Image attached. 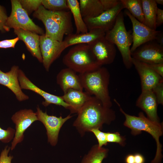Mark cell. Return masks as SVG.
<instances>
[{
  "mask_svg": "<svg viewBox=\"0 0 163 163\" xmlns=\"http://www.w3.org/2000/svg\"><path fill=\"white\" fill-rule=\"evenodd\" d=\"M77 113V117L73 126L81 136L93 129L98 128L101 130L104 124H110L116 118L114 110L92 96Z\"/></svg>",
  "mask_w": 163,
  "mask_h": 163,
  "instance_id": "cell-1",
  "label": "cell"
},
{
  "mask_svg": "<svg viewBox=\"0 0 163 163\" xmlns=\"http://www.w3.org/2000/svg\"><path fill=\"white\" fill-rule=\"evenodd\" d=\"M33 15L43 23L46 30L45 34L48 37L62 42L64 35L72 34V14L70 11H53L41 5Z\"/></svg>",
  "mask_w": 163,
  "mask_h": 163,
  "instance_id": "cell-2",
  "label": "cell"
},
{
  "mask_svg": "<svg viewBox=\"0 0 163 163\" xmlns=\"http://www.w3.org/2000/svg\"><path fill=\"white\" fill-rule=\"evenodd\" d=\"M114 101L125 117L124 125L131 129L132 135H138L141 133L142 131H144L149 133L153 137L156 142L157 149L155 158L151 163H161L162 158V145L160 142L159 139L163 133L162 123L150 120L145 116L142 112H139L137 117L128 114L124 111L115 99H114Z\"/></svg>",
  "mask_w": 163,
  "mask_h": 163,
  "instance_id": "cell-3",
  "label": "cell"
},
{
  "mask_svg": "<svg viewBox=\"0 0 163 163\" xmlns=\"http://www.w3.org/2000/svg\"><path fill=\"white\" fill-rule=\"evenodd\" d=\"M79 75L85 92L94 95L104 105L111 108L112 103L108 88L110 75L107 69L102 66Z\"/></svg>",
  "mask_w": 163,
  "mask_h": 163,
  "instance_id": "cell-4",
  "label": "cell"
},
{
  "mask_svg": "<svg viewBox=\"0 0 163 163\" xmlns=\"http://www.w3.org/2000/svg\"><path fill=\"white\" fill-rule=\"evenodd\" d=\"M105 38L115 45L119 50L126 68L129 69L133 66L130 52L133 43L131 31H127L126 28L123 12L117 15L113 28L105 33Z\"/></svg>",
  "mask_w": 163,
  "mask_h": 163,
  "instance_id": "cell-5",
  "label": "cell"
},
{
  "mask_svg": "<svg viewBox=\"0 0 163 163\" xmlns=\"http://www.w3.org/2000/svg\"><path fill=\"white\" fill-rule=\"evenodd\" d=\"M64 64L79 74L95 70L101 67L94 59L87 44L75 45L63 57Z\"/></svg>",
  "mask_w": 163,
  "mask_h": 163,
  "instance_id": "cell-6",
  "label": "cell"
},
{
  "mask_svg": "<svg viewBox=\"0 0 163 163\" xmlns=\"http://www.w3.org/2000/svg\"><path fill=\"white\" fill-rule=\"evenodd\" d=\"M11 11L5 24L6 31L11 28L21 29L35 32L40 35L45 34L43 29L36 24L22 8L19 0H11Z\"/></svg>",
  "mask_w": 163,
  "mask_h": 163,
  "instance_id": "cell-7",
  "label": "cell"
},
{
  "mask_svg": "<svg viewBox=\"0 0 163 163\" xmlns=\"http://www.w3.org/2000/svg\"><path fill=\"white\" fill-rule=\"evenodd\" d=\"M38 120L44 125L46 131L48 142L53 146H55L58 142L60 130L64 124L73 116L70 114L63 118L48 115L43 112L38 106L36 112Z\"/></svg>",
  "mask_w": 163,
  "mask_h": 163,
  "instance_id": "cell-8",
  "label": "cell"
},
{
  "mask_svg": "<svg viewBox=\"0 0 163 163\" xmlns=\"http://www.w3.org/2000/svg\"><path fill=\"white\" fill-rule=\"evenodd\" d=\"M88 44L94 59L100 66L110 64L113 62L117 52L115 45L105 36Z\"/></svg>",
  "mask_w": 163,
  "mask_h": 163,
  "instance_id": "cell-9",
  "label": "cell"
},
{
  "mask_svg": "<svg viewBox=\"0 0 163 163\" xmlns=\"http://www.w3.org/2000/svg\"><path fill=\"white\" fill-rule=\"evenodd\" d=\"M40 46L43 66L48 72L51 64L66 48L63 41H59L45 34L40 36Z\"/></svg>",
  "mask_w": 163,
  "mask_h": 163,
  "instance_id": "cell-10",
  "label": "cell"
},
{
  "mask_svg": "<svg viewBox=\"0 0 163 163\" xmlns=\"http://www.w3.org/2000/svg\"><path fill=\"white\" fill-rule=\"evenodd\" d=\"M124 8L121 2L115 7L104 11L97 17L84 19L88 31L99 29L105 33L111 29L115 23L117 17L122 10Z\"/></svg>",
  "mask_w": 163,
  "mask_h": 163,
  "instance_id": "cell-11",
  "label": "cell"
},
{
  "mask_svg": "<svg viewBox=\"0 0 163 163\" xmlns=\"http://www.w3.org/2000/svg\"><path fill=\"white\" fill-rule=\"evenodd\" d=\"M11 119L15 126L14 136L11 147V150H12L18 144L23 141L26 130L38 119L36 113L33 110L24 109L16 112L12 115Z\"/></svg>",
  "mask_w": 163,
  "mask_h": 163,
  "instance_id": "cell-12",
  "label": "cell"
},
{
  "mask_svg": "<svg viewBox=\"0 0 163 163\" xmlns=\"http://www.w3.org/2000/svg\"><path fill=\"white\" fill-rule=\"evenodd\" d=\"M133 58L151 64L163 63V47L155 40L147 42L131 53Z\"/></svg>",
  "mask_w": 163,
  "mask_h": 163,
  "instance_id": "cell-13",
  "label": "cell"
},
{
  "mask_svg": "<svg viewBox=\"0 0 163 163\" xmlns=\"http://www.w3.org/2000/svg\"><path fill=\"white\" fill-rule=\"evenodd\" d=\"M125 13L130 19L133 26V44L130 48L131 53L141 45L155 40L160 30H155L146 26L137 20L127 10L125 11Z\"/></svg>",
  "mask_w": 163,
  "mask_h": 163,
  "instance_id": "cell-14",
  "label": "cell"
},
{
  "mask_svg": "<svg viewBox=\"0 0 163 163\" xmlns=\"http://www.w3.org/2000/svg\"><path fill=\"white\" fill-rule=\"evenodd\" d=\"M18 79L21 88L31 90L38 94L44 99L42 104L47 107L50 104L61 106L68 109L69 106L63 99L61 96H58L48 93L39 88L33 83L26 76L24 72L19 69Z\"/></svg>",
  "mask_w": 163,
  "mask_h": 163,
  "instance_id": "cell-15",
  "label": "cell"
},
{
  "mask_svg": "<svg viewBox=\"0 0 163 163\" xmlns=\"http://www.w3.org/2000/svg\"><path fill=\"white\" fill-rule=\"evenodd\" d=\"M132 62L139 76L142 91L152 90L158 84L163 81V78L146 63L132 58Z\"/></svg>",
  "mask_w": 163,
  "mask_h": 163,
  "instance_id": "cell-16",
  "label": "cell"
},
{
  "mask_svg": "<svg viewBox=\"0 0 163 163\" xmlns=\"http://www.w3.org/2000/svg\"><path fill=\"white\" fill-rule=\"evenodd\" d=\"M19 67L14 66L10 70L4 72L0 69V85L10 89L15 95L17 100L22 101L28 99L29 97L22 91L18 79Z\"/></svg>",
  "mask_w": 163,
  "mask_h": 163,
  "instance_id": "cell-17",
  "label": "cell"
},
{
  "mask_svg": "<svg viewBox=\"0 0 163 163\" xmlns=\"http://www.w3.org/2000/svg\"><path fill=\"white\" fill-rule=\"evenodd\" d=\"M158 104L155 95L152 90L142 91L136 105L146 113L147 118L150 120L159 122L157 114Z\"/></svg>",
  "mask_w": 163,
  "mask_h": 163,
  "instance_id": "cell-18",
  "label": "cell"
},
{
  "mask_svg": "<svg viewBox=\"0 0 163 163\" xmlns=\"http://www.w3.org/2000/svg\"><path fill=\"white\" fill-rule=\"evenodd\" d=\"M14 32L19 40L24 42L31 55L42 63L40 46V35L35 32L21 29H14Z\"/></svg>",
  "mask_w": 163,
  "mask_h": 163,
  "instance_id": "cell-19",
  "label": "cell"
},
{
  "mask_svg": "<svg viewBox=\"0 0 163 163\" xmlns=\"http://www.w3.org/2000/svg\"><path fill=\"white\" fill-rule=\"evenodd\" d=\"M71 69L67 68L62 69L56 76V82L64 93L69 89L83 91L79 75Z\"/></svg>",
  "mask_w": 163,
  "mask_h": 163,
  "instance_id": "cell-20",
  "label": "cell"
},
{
  "mask_svg": "<svg viewBox=\"0 0 163 163\" xmlns=\"http://www.w3.org/2000/svg\"><path fill=\"white\" fill-rule=\"evenodd\" d=\"M91 96L85 91L70 89L61 96L69 105L70 113H77Z\"/></svg>",
  "mask_w": 163,
  "mask_h": 163,
  "instance_id": "cell-21",
  "label": "cell"
},
{
  "mask_svg": "<svg viewBox=\"0 0 163 163\" xmlns=\"http://www.w3.org/2000/svg\"><path fill=\"white\" fill-rule=\"evenodd\" d=\"M105 35V33L102 30L95 29L85 33L71 34L67 35L63 42L66 48L73 45L89 44L98 38L104 36Z\"/></svg>",
  "mask_w": 163,
  "mask_h": 163,
  "instance_id": "cell-22",
  "label": "cell"
},
{
  "mask_svg": "<svg viewBox=\"0 0 163 163\" xmlns=\"http://www.w3.org/2000/svg\"><path fill=\"white\" fill-rule=\"evenodd\" d=\"M78 1L83 19L95 17L104 11L100 0H80Z\"/></svg>",
  "mask_w": 163,
  "mask_h": 163,
  "instance_id": "cell-23",
  "label": "cell"
},
{
  "mask_svg": "<svg viewBox=\"0 0 163 163\" xmlns=\"http://www.w3.org/2000/svg\"><path fill=\"white\" fill-rule=\"evenodd\" d=\"M144 14V24L149 28L156 30V18L157 4L155 0H141Z\"/></svg>",
  "mask_w": 163,
  "mask_h": 163,
  "instance_id": "cell-24",
  "label": "cell"
},
{
  "mask_svg": "<svg viewBox=\"0 0 163 163\" xmlns=\"http://www.w3.org/2000/svg\"><path fill=\"white\" fill-rule=\"evenodd\" d=\"M67 4L73 15L76 28V34L88 32V31L81 13L79 1L77 0H67Z\"/></svg>",
  "mask_w": 163,
  "mask_h": 163,
  "instance_id": "cell-25",
  "label": "cell"
},
{
  "mask_svg": "<svg viewBox=\"0 0 163 163\" xmlns=\"http://www.w3.org/2000/svg\"><path fill=\"white\" fill-rule=\"evenodd\" d=\"M108 151L107 149L99 147L98 144L94 145L83 157L81 163H102L107 157Z\"/></svg>",
  "mask_w": 163,
  "mask_h": 163,
  "instance_id": "cell-26",
  "label": "cell"
},
{
  "mask_svg": "<svg viewBox=\"0 0 163 163\" xmlns=\"http://www.w3.org/2000/svg\"><path fill=\"white\" fill-rule=\"evenodd\" d=\"M124 7L131 14L144 24V19L141 0H121Z\"/></svg>",
  "mask_w": 163,
  "mask_h": 163,
  "instance_id": "cell-27",
  "label": "cell"
},
{
  "mask_svg": "<svg viewBox=\"0 0 163 163\" xmlns=\"http://www.w3.org/2000/svg\"><path fill=\"white\" fill-rule=\"evenodd\" d=\"M42 5L45 9L50 11H69L67 0H42Z\"/></svg>",
  "mask_w": 163,
  "mask_h": 163,
  "instance_id": "cell-28",
  "label": "cell"
},
{
  "mask_svg": "<svg viewBox=\"0 0 163 163\" xmlns=\"http://www.w3.org/2000/svg\"><path fill=\"white\" fill-rule=\"evenodd\" d=\"M20 4L28 14L37 11L42 5V0H20Z\"/></svg>",
  "mask_w": 163,
  "mask_h": 163,
  "instance_id": "cell-29",
  "label": "cell"
},
{
  "mask_svg": "<svg viewBox=\"0 0 163 163\" xmlns=\"http://www.w3.org/2000/svg\"><path fill=\"white\" fill-rule=\"evenodd\" d=\"M106 136L107 142L116 143L123 146L126 145L125 138L121 136L119 132H106Z\"/></svg>",
  "mask_w": 163,
  "mask_h": 163,
  "instance_id": "cell-30",
  "label": "cell"
},
{
  "mask_svg": "<svg viewBox=\"0 0 163 163\" xmlns=\"http://www.w3.org/2000/svg\"><path fill=\"white\" fill-rule=\"evenodd\" d=\"M15 133V129L11 127L4 129L0 126V141L3 143H8L13 139Z\"/></svg>",
  "mask_w": 163,
  "mask_h": 163,
  "instance_id": "cell-31",
  "label": "cell"
},
{
  "mask_svg": "<svg viewBox=\"0 0 163 163\" xmlns=\"http://www.w3.org/2000/svg\"><path fill=\"white\" fill-rule=\"evenodd\" d=\"M90 132L93 133L95 136L98 142V146L100 147L106 145L108 142L106 138V132L102 131L98 128L91 129Z\"/></svg>",
  "mask_w": 163,
  "mask_h": 163,
  "instance_id": "cell-32",
  "label": "cell"
},
{
  "mask_svg": "<svg viewBox=\"0 0 163 163\" xmlns=\"http://www.w3.org/2000/svg\"><path fill=\"white\" fill-rule=\"evenodd\" d=\"M158 104L163 105V81L158 84L152 90Z\"/></svg>",
  "mask_w": 163,
  "mask_h": 163,
  "instance_id": "cell-33",
  "label": "cell"
},
{
  "mask_svg": "<svg viewBox=\"0 0 163 163\" xmlns=\"http://www.w3.org/2000/svg\"><path fill=\"white\" fill-rule=\"evenodd\" d=\"M11 147L6 146L1 152L0 155V163H11L13 156L8 155Z\"/></svg>",
  "mask_w": 163,
  "mask_h": 163,
  "instance_id": "cell-34",
  "label": "cell"
},
{
  "mask_svg": "<svg viewBox=\"0 0 163 163\" xmlns=\"http://www.w3.org/2000/svg\"><path fill=\"white\" fill-rule=\"evenodd\" d=\"M8 18L5 8L0 5V20L1 21L0 24V30L2 32L6 31L5 24Z\"/></svg>",
  "mask_w": 163,
  "mask_h": 163,
  "instance_id": "cell-35",
  "label": "cell"
},
{
  "mask_svg": "<svg viewBox=\"0 0 163 163\" xmlns=\"http://www.w3.org/2000/svg\"><path fill=\"white\" fill-rule=\"evenodd\" d=\"M104 11L111 9L115 7L120 2L118 0H100Z\"/></svg>",
  "mask_w": 163,
  "mask_h": 163,
  "instance_id": "cell-36",
  "label": "cell"
},
{
  "mask_svg": "<svg viewBox=\"0 0 163 163\" xmlns=\"http://www.w3.org/2000/svg\"><path fill=\"white\" fill-rule=\"evenodd\" d=\"M19 40L17 37L13 39L0 41V48H14L16 43Z\"/></svg>",
  "mask_w": 163,
  "mask_h": 163,
  "instance_id": "cell-37",
  "label": "cell"
},
{
  "mask_svg": "<svg viewBox=\"0 0 163 163\" xmlns=\"http://www.w3.org/2000/svg\"><path fill=\"white\" fill-rule=\"evenodd\" d=\"M146 64L153 71L163 78V63Z\"/></svg>",
  "mask_w": 163,
  "mask_h": 163,
  "instance_id": "cell-38",
  "label": "cell"
},
{
  "mask_svg": "<svg viewBox=\"0 0 163 163\" xmlns=\"http://www.w3.org/2000/svg\"><path fill=\"white\" fill-rule=\"evenodd\" d=\"M163 23V10L158 8L157 9L156 18V27L161 25Z\"/></svg>",
  "mask_w": 163,
  "mask_h": 163,
  "instance_id": "cell-39",
  "label": "cell"
},
{
  "mask_svg": "<svg viewBox=\"0 0 163 163\" xmlns=\"http://www.w3.org/2000/svg\"><path fill=\"white\" fill-rule=\"evenodd\" d=\"M135 163H144L145 159L141 154L137 153L134 155Z\"/></svg>",
  "mask_w": 163,
  "mask_h": 163,
  "instance_id": "cell-40",
  "label": "cell"
},
{
  "mask_svg": "<svg viewBox=\"0 0 163 163\" xmlns=\"http://www.w3.org/2000/svg\"><path fill=\"white\" fill-rule=\"evenodd\" d=\"M159 45L163 47V32L160 31L157 35L155 40Z\"/></svg>",
  "mask_w": 163,
  "mask_h": 163,
  "instance_id": "cell-41",
  "label": "cell"
},
{
  "mask_svg": "<svg viewBox=\"0 0 163 163\" xmlns=\"http://www.w3.org/2000/svg\"><path fill=\"white\" fill-rule=\"evenodd\" d=\"M126 163H135L134 155L130 154L126 157L125 160Z\"/></svg>",
  "mask_w": 163,
  "mask_h": 163,
  "instance_id": "cell-42",
  "label": "cell"
},
{
  "mask_svg": "<svg viewBox=\"0 0 163 163\" xmlns=\"http://www.w3.org/2000/svg\"><path fill=\"white\" fill-rule=\"evenodd\" d=\"M155 2L157 4H159L161 5H163V0H155Z\"/></svg>",
  "mask_w": 163,
  "mask_h": 163,
  "instance_id": "cell-43",
  "label": "cell"
},
{
  "mask_svg": "<svg viewBox=\"0 0 163 163\" xmlns=\"http://www.w3.org/2000/svg\"><path fill=\"white\" fill-rule=\"evenodd\" d=\"M1 21L0 20V24H1Z\"/></svg>",
  "mask_w": 163,
  "mask_h": 163,
  "instance_id": "cell-44",
  "label": "cell"
}]
</instances>
